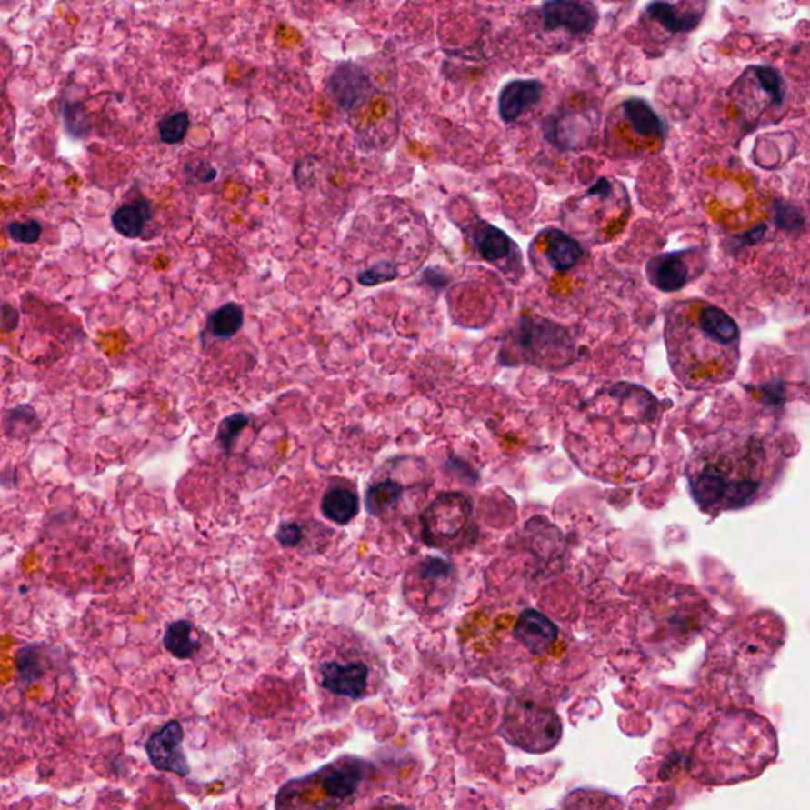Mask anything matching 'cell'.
<instances>
[{
  "label": "cell",
  "mask_w": 810,
  "mask_h": 810,
  "mask_svg": "<svg viewBox=\"0 0 810 810\" xmlns=\"http://www.w3.org/2000/svg\"><path fill=\"white\" fill-rule=\"evenodd\" d=\"M665 341L675 375L687 388H707L735 377L739 365L741 333L736 322L705 301L670 307Z\"/></svg>",
  "instance_id": "1"
},
{
  "label": "cell",
  "mask_w": 810,
  "mask_h": 810,
  "mask_svg": "<svg viewBox=\"0 0 810 810\" xmlns=\"http://www.w3.org/2000/svg\"><path fill=\"white\" fill-rule=\"evenodd\" d=\"M777 756V737L768 720L731 709L714 717L695 743L690 769L707 785L754 779Z\"/></svg>",
  "instance_id": "2"
},
{
  "label": "cell",
  "mask_w": 810,
  "mask_h": 810,
  "mask_svg": "<svg viewBox=\"0 0 810 810\" xmlns=\"http://www.w3.org/2000/svg\"><path fill=\"white\" fill-rule=\"evenodd\" d=\"M768 448L755 437L730 439L695 453L687 469L695 502L709 512L755 502L771 476Z\"/></svg>",
  "instance_id": "3"
},
{
  "label": "cell",
  "mask_w": 810,
  "mask_h": 810,
  "mask_svg": "<svg viewBox=\"0 0 810 810\" xmlns=\"http://www.w3.org/2000/svg\"><path fill=\"white\" fill-rule=\"evenodd\" d=\"M377 673V657L358 640L337 641L315 662L320 687L348 700H363L372 694Z\"/></svg>",
  "instance_id": "4"
},
{
  "label": "cell",
  "mask_w": 810,
  "mask_h": 810,
  "mask_svg": "<svg viewBox=\"0 0 810 810\" xmlns=\"http://www.w3.org/2000/svg\"><path fill=\"white\" fill-rule=\"evenodd\" d=\"M502 352L506 354V360L561 369L572 363L573 344L570 335L559 325L529 317L515 326Z\"/></svg>",
  "instance_id": "5"
},
{
  "label": "cell",
  "mask_w": 810,
  "mask_h": 810,
  "mask_svg": "<svg viewBox=\"0 0 810 810\" xmlns=\"http://www.w3.org/2000/svg\"><path fill=\"white\" fill-rule=\"evenodd\" d=\"M502 735L508 743L530 754H543L561 741L562 724L551 709L525 700L508 703L502 722Z\"/></svg>",
  "instance_id": "6"
},
{
  "label": "cell",
  "mask_w": 810,
  "mask_h": 810,
  "mask_svg": "<svg viewBox=\"0 0 810 810\" xmlns=\"http://www.w3.org/2000/svg\"><path fill=\"white\" fill-rule=\"evenodd\" d=\"M474 506L463 493H442L421 513L423 540L434 548H450L469 530Z\"/></svg>",
  "instance_id": "7"
},
{
  "label": "cell",
  "mask_w": 810,
  "mask_h": 810,
  "mask_svg": "<svg viewBox=\"0 0 810 810\" xmlns=\"http://www.w3.org/2000/svg\"><path fill=\"white\" fill-rule=\"evenodd\" d=\"M456 568L451 562L440 557H426L425 561L416 564L412 572L408 573L405 587V597L410 606L414 605H425L426 608L434 606V594H444L446 598L450 595V585H455L456 581Z\"/></svg>",
  "instance_id": "8"
},
{
  "label": "cell",
  "mask_w": 810,
  "mask_h": 810,
  "mask_svg": "<svg viewBox=\"0 0 810 810\" xmlns=\"http://www.w3.org/2000/svg\"><path fill=\"white\" fill-rule=\"evenodd\" d=\"M369 769L371 765L365 760L345 756L326 765L324 769L314 774L312 779L317 780L318 785L324 788L325 795L335 799L337 805V801H348L356 796Z\"/></svg>",
  "instance_id": "9"
},
{
  "label": "cell",
  "mask_w": 810,
  "mask_h": 810,
  "mask_svg": "<svg viewBox=\"0 0 810 810\" xmlns=\"http://www.w3.org/2000/svg\"><path fill=\"white\" fill-rule=\"evenodd\" d=\"M184 730L177 720H171L147 739L146 754L153 766L179 777L190 774V765L183 749Z\"/></svg>",
  "instance_id": "10"
},
{
  "label": "cell",
  "mask_w": 810,
  "mask_h": 810,
  "mask_svg": "<svg viewBox=\"0 0 810 810\" xmlns=\"http://www.w3.org/2000/svg\"><path fill=\"white\" fill-rule=\"evenodd\" d=\"M542 18L548 31L565 29L572 35H585L597 25L598 12L591 0H546Z\"/></svg>",
  "instance_id": "11"
},
{
  "label": "cell",
  "mask_w": 810,
  "mask_h": 810,
  "mask_svg": "<svg viewBox=\"0 0 810 810\" xmlns=\"http://www.w3.org/2000/svg\"><path fill=\"white\" fill-rule=\"evenodd\" d=\"M326 91L342 111H352L372 91L371 76L358 64L342 62L329 75Z\"/></svg>",
  "instance_id": "12"
},
{
  "label": "cell",
  "mask_w": 810,
  "mask_h": 810,
  "mask_svg": "<svg viewBox=\"0 0 810 810\" xmlns=\"http://www.w3.org/2000/svg\"><path fill=\"white\" fill-rule=\"evenodd\" d=\"M709 0H681L670 4L665 0H654L646 5L649 18L662 25L670 34H687L700 25L706 15Z\"/></svg>",
  "instance_id": "13"
},
{
  "label": "cell",
  "mask_w": 810,
  "mask_h": 810,
  "mask_svg": "<svg viewBox=\"0 0 810 810\" xmlns=\"http://www.w3.org/2000/svg\"><path fill=\"white\" fill-rule=\"evenodd\" d=\"M692 250H679L660 254L646 265L647 279L660 292L671 293L681 290L694 279L689 255Z\"/></svg>",
  "instance_id": "14"
},
{
  "label": "cell",
  "mask_w": 810,
  "mask_h": 810,
  "mask_svg": "<svg viewBox=\"0 0 810 810\" xmlns=\"http://www.w3.org/2000/svg\"><path fill=\"white\" fill-rule=\"evenodd\" d=\"M470 239L483 260L495 263L500 268L502 263H505L506 268H512V265L513 268L518 266L521 254L516 249V244L497 226L482 220L470 228Z\"/></svg>",
  "instance_id": "15"
},
{
  "label": "cell",
  "mask_w": 810,
  "mask_h": 810,
  "mask_svg": "<svg viewBox=\"0 0 810 810\" xmlns=\"http://www.w3.org/2000/svg\"><path fill=\"white\" fill-rule=\"evenodd\" d=\"M513 635L530 654L545 655L555 646L559 630L546 615L534 609H525L519 615Z\"/></svg>",
  "instance_id": "16"
},
{
  "label": "cell",
  "mask_w": 810,
  "mask_h": 810,
  "mask_svg": "<svg viewBox=\"0 0 810 810\" xmlns=\"http://www.w3.org/2000/svg\"><path fill=\"white\" fill-rule=\"evenodd\" d=\"M545 85L540 80H515L506 83L499 94L500 119L505 124L516 121L527 108L540 102Z\"/></svg>",
  "instance_id": "17"
},
{
  "label": "cell",
  "mask_w": 810,
  "mask_h": 810,
  "mask_svg": "<svg viewBox=\"0 0 810 810\" xmlns=\"http://www.w3.org/2000/svg\"><path fill=\"white\" fill-rule=\"evenodd\" d=\"M545 238V256L549 266L555 271H567L573 268L583 256L581 244L557 228H549L543 233Z\"/></svg>",
  "instance_id": "18"
},
{
  "label": "cell",
  "mask_w": 810,
  "mask_h": 810,
  "mask_svg": "<svg viewBox=\"0 0 810 810\" xmlns=\"http://www.w3.org/2000/svg\"><path fill=\"white\" fill-rule=\"evenodd\" d=\"M621 108L635 134L640 136H654L658 140H664L668 134V127L664 119L658 116L645 98H628L622 104Z\"/></svg>",
  "instance_id": "19"
},
{
  "label": "cell",
  "mask_w": 810,
  "mask_h": 810,
  "mask_svg": "<svg viewBox=\"0 0 810 810\" xmlns=\"http://www.w3.org/2000/svg\"><path fill=\"white\" fill-rule=\"evenodd\" d=\"M325 518L337 525H347L360 513V497L348 487H331L320 502Z\"/></svg>",
  "instance_id": "20"
},
{
  "label": "cell",
  "mask_w": 810,
  "mask_h": 810,
  "mask_svg": "<svg viewBox=\"0 0 810 810\" xmlns=\"http://www.w3.org/2000/svg\"><path fill=\"white\" fill-rule=\"evenodd\" d=\"M153 217V206L146 198H136L117 207L111 215V225L125 238H138Z\"/></svg>",
  "instance_id": "21"
},
{
  "label": "cell",
  "mask_w": 810,
  "mask_h": 810,
  "mask_svg": "<svg viewBox=\"0 0 810 810\" xmlns=\"http://www.w3.org/2000/svg\"><path fill=\"white\" fill-rule=\"evenodd\" d=\"M164 646L173 657L189 660L202 647V641L195 635V627L185 619L171 622L164 635Z\"/></svg>",
  "instance_id": "22"
},
{
  "label": "cell",
  "mask_w": 810,
  "mask_h": 810,
  "mask_svg": "<svg viewBox=\"0 0 810 810\" xmlns=\"http://www.w3.org/2000/svg\"><path fill=\"white\" fill-rule=\"evenodd\" d=\"M403 493L404 486L396 480L374 483L365 491V510L372 516H384L385 513L399 504Z\"/></svg>",
  "instance_id": "23"
},
{
  "label": "cell",
  "mask_w": 810,
  "mask_h": 810,
  "mask_svg": "<svg viewBox=\"0 0 810 810\" xmlns=\"http://www.w3.org/2000/svg\"><path fill=\"white\" fill-rule=\"evenodd\" d=\"M244 325V311L236 303L224 305L207 317V328L214 337L230 339L238 335Z\"/></svg>",
  "instance_id": "24"
},
{
  "label": "cell",
  "mask_w": 810,
  "mask_h": 810,
  "mask_svg": "<svg viewBox=\"0 0 810 810\" xmlns=\"http://www.w3.org/2000/svg\"><path fill=\"white\" fill-rule=\"evenodd\" d=\"M5 429L12 437L32 435L40 429V420L31 405H18L8 410L5 416Z\"/></svg>",
  "instance_id": "25"
},
{
  "label": "cell",
  "mask_w": 810,
  "mask_h": 810,
  "mask_svg": "<svg viewBox=\"0 0 810 810\" xmlns=\"http://www.w3.org/2000/svg\"><path fill=\"white\" fill-rule=\"evenodd\" d=\"M750 70L755 72L756 81L769 100L775 106H782L785 102V81L782 78V75L771 65H756Z\"/></svg>",
  "instance_id": "26"
},
{
  "label": "cell",
  "mask_w": 810,
  "mask_h": 810,
  "mask_svg": "<svg viewBox=\"0 0 810 810\" xmlns=\"http://www.w3.org/2000/svg\"><path fill=\"white\" fill-rule=\"evenodd\" d=\"M16 670H18L19 681L21 683H37L38 679L43 676V673H45L37 647H23L16 654Z\"/></svg>",
  "instance_id": "27"
},
{
  "label": "cell",
  "mask_w": 810,
  "mask_h": 810,
  "mask_svg": "<svg viewBox=\"0 0 810 810\" xmlns=\"http://www.w3.org/2000/svg\"><path fill=\"white\" fill-rule=\"evenodd\" d=\"M190 119L185 111H179L175 115L164 117L159 124L160 140L165 145H177L185 138L189 132Z\"/></svg>",
  "instance_id": "28"
},
{
  "label": "cell",
  "mask_w": 810,
  "mask_h": 810,
  "mask_svg": "<svg viewBox=\"0 0 810 810\" xmlns=\"http://www.w3.org/2000/svg\"><path fill=\"white\" fill-rule=\"evenodd\" d=\"M249 425V418L244 414H235L226 416L220 421L217 429V440L226 455H232L233 445L238 439L239 434Z\"/></svg>",
  "instance_id": "29"
},
{
  "label": "cell",
  "mask_w": 810,
  "mask_h": 810,
  "mask_svg": "<svg viewBox=\"0 0 810 810\" xmlns=\"http://www.w3.org/2000/svg\"><path fill=\"white\" fill-rule=\"evenodd\" d=\"M64 115V124H65V130H67V134L70 136H74V138H85L89 134V122H87V116H85V108H83V105L80 104H65L64 105V111H62Z\"/></svg>",
  "instance_id": "30"
},
{
  "label": "cell",
  "mask_w": 810,
  "mask_h": 810,
  "mask_svg": "<svg viewBox=\"0 0 810 810\" xmlns=\"http://www.w3.org/2000/svg\"><path fill=\"white\" fill-rule=\"evenodd\" d=\"M397 275H399V271H397L396 263L378 262L358 275V282L361 285L375 286L384 284V282L395 281L397 279Z\"/></svg>",
  "instance_id": "31"
},
{
  "label": "cell",
  "mask_w": 810,
  "mask_h": 810,
  "mask_svg": "<svg viewBox=\"0 0 810 810\" xmlns=\"http://www.w3.org/2000/svg\"><path fill=\"white\" fill-rule=\"evenodd\" d=\"M43 228L37 220H27V222H12L6 226L8 236L15 243L34 244L37 243L42 236Z\"/></svg>",
  "instance_id": "32"
},
{
  "label": "cell",
  "mask_w": 810,
  "mask_h": 810,
  "mask_svg": "<svg viewBox=\"0 0 810 810\" xmlns=\"http://www.w3.org/2000/svg\"><path fill=\"white\" fill-rule=\"evenodd\" d=\"M275 540L279 542L282 548H298L305 540V527L298 525L296 521H284L275 532Z\"/></svg>",
  "instance_id": "33"
},
{
  "label": "cell",
  "mask_w": 810,
  "mask_h": 810,
  "mask_svg": "<svg viewBox=\"0 0 810 810\" xmlns=\"http://www.w3.org/2000/svg\"><path fill=\"white\" fill-rule=\"evenodd\" d=\"M19 311L12 305H4L0 307V331L12 333L18 328Z\"/></svg>",
  "instance_id": "34"
},
{
  "label": "cell",
  "mask_w": 810,
  "mask_h": 810,
  "mask_svg": "<svg viewBox=\"0 0 810 810\" xmlns=\"http://www.w3.org/2000/svg\"><path fill=\"white\" fill-rule=\"evenodd\" d=\"M195 176L200 183H213L214 179L217 177V170L205 162H196Z\"/></svg>",
  "instance_id": "35"
},
{
  "label": "cell",
  "mask_w": 810,
  "mask_h": 810,
  "mask_svg": "<svg viewBox=\"0 0 810 810\" xmlns=\"http://www.w3.org/2000/svg\"><path fill=\"white\" fill-rule=\"evenodd\" d=\"M795 211V207L784 206L782 209H777V224L782 226H785V228H796L799 224H803V222H798V220L790 219V214Z\"/></svg>",
  "instance_id": "36"
},
{
  "label": "cell",
  "mask_w": 810,
  "mask_h": 810,
  "mask_svg": "<svg viewBox=\"0 0 810 810\" xmlns=\"http://www.w3.org/2000/svg\"><path fill=\"white\" fill-rule=\"evenodd\" d=\"M423 281L431 286H445L448 284V277L442 273H434L433 269H427L423 275Z\"/></svg>",
  "instance_id": "37"
}]
</instances>
